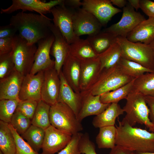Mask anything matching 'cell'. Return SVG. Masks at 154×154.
<instances>
[{"instance_id":"8d00e7d4","label":"cell","mask_w":154,"mask_h":154,"mask_svg":"<svg viewBox=\"0 0 154 154\" xmlns=\"http://www.w3.org/2000/svg\"><path fill=\"white\" fill-rule=\"evenodd\" d=\"M8 125L14 137L16 145L15 154H42L35 151L20 135L11 124Z\"/></svg>"},{"instance_id":"d6986e66","label":"cell","mask_w":154,"mask_h":154,"mask_svg":"<svg viewBox=\"0 0 154 154\" xmlns=\"http://www.w3.org/2000/svg\"><path fill=\"white\" fill-rule=\"evenodd\" d=\"M101 63L98 58L81 61L80 87L81 92L88 89L101 72Z\"/></svg>"},{"instance_id":"e575fe53","label":"cell","mask_w":154,"mask_h":154,"mask_svg":"<svg viewBox=\"0 0 154 154\" xmlns=\"http://www.w3.org/2000/svg\"><path fill=\"white\" fill-rule=\"evenodd\" d=\"M20 101L19 100H0V120L10 123Z\"/></svg>"},{"instance_id":"4dcf8cb0","label":"cell","mask_w":154,"mask_h":154,"mask_svg":"<svg viewBox=\"0 0 154 154\" xmlns=\"http://www.w3.org/2000/svg\"><path fill=\"white\" fill-rule=\"evenodd\" d=\"M116 127L115 125L100 128L96 139L98 148L111 149L113 148L116 145Z\"/></svg>"},{"instance_id":"7dc6e473","label":"cell","mask_w":154,"mask_h":154,"mask_svg":"<svg viewBox=\"0 0 154 154\" xmlns=\"http://www.w3.org/2000/svg\"><path fill=\"white\" fill-rule=\"evenodd\" d=\"M109 154H137L136 153L129 150L117 145H116L111 150Z\"/></svg>"},{"instance_id":"4fadbf2b","label":"cell","mask_w":154,"mask_h":154,"mask_svg":"<svg viewBox=\"0 0 154 154\" xmlns=\"http://www.w3.org/2000/svg\"><path fill=\"white\" fill-rule=\"evenodd\" d=\"M82 2V8L93 15L102 26L122 11L114 7L110 0H84Z\"/></svg>"},{"instance_id":"b9f144b4","label":"cell","mask_w":154,"mask_h":154,"mask_svg":"<svg viewBox=\"0 0 154 154\" xmlns=\"http://www.w3.org/2000/svg\"><path fill=\"white\" fill-rule=\"evenodd\" d=\"M17 30L9 24L0 27V38H13L17 35Z\"/></svg>"},{"instance_id":"f907efd6","label":"cell","mask_w":154,"mask_h":154,"mask_svg":"<svg viewBox=\"0 0 154 154\" xmlns=\"http://www.w3.org/2000/svg\"><path fill=\"white\" fill-rule=\"evenodd\" d=\"M137 154H154V152H145L136 153Z\"/></svg>"},{"instance_id":"d6a6232c","label":"cell","mask_w":154,"mask_h":154,"mask_svg":"<svg viewBox=\"0 0 154 154\" xmlns=\"http://www.w3.org/2000/svg\"><path fill=\"white\" fill-rule=\"evenodd\" d=\"M115 90L107 92L101 95L100 99L104 104L118 103L121 100L126 99L132 90L134 80Z\"/></svg>"},{"instance_id":"ac0fdd59","label":"cell","mask_w":154,"mask_h":154,"mask_svg":"<svg viewBox=\"0 0 154 154\" xmlns=\"http://www.w3.org/2000/svg\"><path fill=\"white\" fill-rule=\"evenodd\" d=\"M24 76L15 69L0 79V100H19V95Z\"/></svg>"},{"instance_id":"bcb514c9","label":"cell","mask_w":154,"mask_h":154,"mask_svg":"<svg viewBox=\"0 0 154 154\" xmlns=\"http://www.w3.org/2000/svg\"><path fill=\"white\" fill-rule=\"evenodd\" d=\"M63 4L67 7L75 10L82 6V2L80 0H64Z\"/></svg>"},{"instance_id":"30bf717a","label":"cell","mask_w":154,"mask_h":154,"mask_svg":"<svg viewBox=\"0 0 154 154\" xmlns=\"http://www.w3.org/2000/svg\"><path fill=\"white\" fill-rule=\"evenodd\" d=\"M73 24L74 33L79 37L83 35H95L101 31L102 26L93 15L82 7L74 10Z\"/></svg>"},{"instance_id":"52a82bcc","label":"cell","mask_w":154,"mask_h":154,"mask_svg":"<svg viewBox=\"0 0 154 154\" xmlns=\"http://www.w3.org/2000/svg\"><path fill=\"white\" fill-rule=\"evenodd\" d=\"M37 47L29 45L18 34L14 38L11 51L15 69L23 75L30 73L33 66Z\"/></svg>"},{"instance_id":"603a6c76","label":"cell","mask_w":154,"mask_h":154,"mask_svg":"<svg viewBox=\"0 0 154 154\" xmlns=\"http://www.w3.org/2000/svg\"><path fill=\"white\" fill-rule=\"evenodd\" d=\"M126 37L132 42L149 44L154 38V18L149 17L141 22Z\"/></svg>"},{"instance_id":"c3c4849f","label":"cell","mask_w":154,"mask_h":154,"mask_svg":"<svg viewBox=\"0 0 154 154\" xmlns=\"http://www.w3.org/2000/svg\"><path fill=\"white\" fill-rule=\"evenodd\" d=\"M112 4L120 8H123L127 5L128 1L125 0H110Z\"/></svg>"},{"instance_id":"cb8c5ba5","label":"cell","mask_w":154,"mask_h":154,"mask_svg":"<svg viewBox=\"0 0 154 154\" xmlns=\"http://www.w3.org/2000/svg\"><path fill=\"white\" fill-rule=\"evenodd\" d=\"M124 111L118 103H113L100 114L94 118L92 124L95 128L114 126L117 118L123 114Z\"/></svg>"},{"instance_id":"ee69618b","label":"cell","mask_w":154,"mask_h":154,"mask_svg":"<svg viewBox=\"0 0 154 154\" xmlns=\"http://www.w3.org/2000/svg\"><path fill=\"white\" fill-rule=\"evenodd\" d=\"M13 38H0V54L12 51L13 46Z\"/></svg>"},{"instance_id":"1f68e13d","label":"cell","mask_w":154,"mask_h":154,"mask_svg":"<svg viewBox=\"0 0 154 154\" xmlns=\"http://www.w3.org/2000/svg\"><path fill=\"white\" fill-rule=\"evenodd\" d=\"M50 106L42 100L38 105L31 120L32 125L45 130L50 126Z\"/></svg>"},{"instance_id":"836d02e7","label":"cell","mask_w":154,"mask_h":154,"mask_svg":"<svg viewBox=\"0 0 154 154\" xmlns=\"http://www.w3.org/2000/svg\"><path fill=\"white\" fill-rule=\"evenodd\" d=\"M118 65L125 74L134 78L146 72H154V71L145 68L137 63L121 58Z\"/></svg>"},{"instance_id":"f5cc1de1","label":"cell","mask_w":154,"mask_h":154,"mask_svg":"<svg viewBox=\"0 0 154 154\" xmlns=\"http://www.w3.org/2000/svg\"><path fill=\"white\" fill-rule=\"evenodd\" d=\"M149 130L150 131L154 133V125L149 128Z\"/></svg>"},{"instance_id":"d590c367","label":"cell","mask_w":154,"mask_h":154,"mask_svg":"<svg viewBox=\"0 0 154 154\" xmlns=\"http://www.w3.org/2000/svg\"><path fill=\"white\" fill-rule=\"evenodd\" d=\"M10 123L20 135L24 133L32 125L31 119L16 110L12 116Z\"/></svg>"},{"instance_id":"681fc988","label":"cell","mask_w":154,"mask_h":154,"mask_svg":"<svg viewBox=\"0 0 154 154\" xmlns=\"http://www.w3.org/2000/svg\"><path fill=\"white\" fill-rule=\"evenodd\" d=\"M128 2L137 11L140 8V0H128Z\"/></svg>"},{"instance_id":"5bb4252c","label":"cell","mask_w":154,"mask_h":154,"mask_svg":"<svg viewBox=\"0 0 154 154\" xmlns=\"http://www.w3.org/2000/svg\"><path fill=\"white\" fill-rule=\"evenodd\" d=\"M54 40L52 33L37 43L38 47L35 54L34 64L30 74H35L38 72L54 66V60L50 56V50Z\"/></svg>"},{"instance_id":"484cf974","label":"cell","mask_w":154,"mask_h":154,"mask_svg":"<svg viewBox=\"0 0 154 154\" xmlns=\"http://www.w3.org/2000/svg\"><path fill=\"white\" fill-rule=\"evenodd\" d=\"M116 37L113 34L103 31L86 39L98 54L103 53L117 41Z\"/></svg>"},{"instance_id":"277c9868","label":"cell","mask_w":154,"mask_h":154,"mask_svg":"<svg viewBox=\"0 0 154 154\" xmlns=\"http://www.w3.org/2000/svg\"><path fill=\"white\" fill-rule=\"evenodd\" d=\"M125 99L123 109L126 114L123 119L133 127L137 123L144 125L149 129L154 125L149 117V110L145 96L132 90Z\"/></svg>"},{"instance_id":"f35d334b","label":"cell","mask_w":154,"mask_h":154,"mask_svg":"<svg viewBox=\"0 0 154 154\" xmlns=\"http://www.w3.org/2000/svg\"><path fill=\"white\" fill-rule=\"evenodd\" d=\"M38 102L31 99L21 100L16 110L20 112L32 120L37 108Z\"/></svg>"},{"instance_id":"44dd1931","label":"cell","mask_w":154,"mask_h":154,"mask_svg":"<svg viewBox=\"0 0 154 154\" xmlns=\"http://www.w3.org/2000/svg\"><path fill=\"white\" fill-rule=\"evenodd\" d=\"M82 100L81 108L77 116L81 122L85 118L92 115L97 116L103 112L111 104H104L100 99V96L80 92Z\"/></svg>"},{"instance_id":"83f0119b","label":"cell","mask_w":154,"mask_h":154,"mask_svg":"<svg viewBox=\"0 0 154 154\" xmlns=\"http://www.w3.org/2000/svg\"><path fill=\"white\" fill-rule=\"evenodd\" d=\"M9 123L0 121V149L4 154H15V139Z\"/></svg>"},{"instance_id":"ba28073f","label":"cell","mask_w":154,"mask_h":154,"mask_svg":"<svg viewBox=\"0 0 154 154\" xmlns=\"http://www.w3.org/2000/svg\"><path fill=\"white\" fill-rule=\"evenodd\" d=\"M74 11L66 7L63 3L54 7L51 10L54 25L58 28L69 44L80 38L76 36L73 29Z\"/></svg>"},{"instance_id":"d4e9b609","label":"cell","mask_w":154,"mask_h":154,"mask_svg":"<svg viewBox=\"0 0 154 154\" xmlns=\"http://www.w3.org/2000/svg\"><path fill=\"white\" fill-rule=\"evenodd\" d=\"M69 53L81 61L97 58L99 56L86 39L80 38L69 44Z\"/></svg>"},{"instance_id":"f546056e","label":"cell","mask_w":154,"mask_h":154,"mask_svg":"<svg viewBox=\"0 0 154 154\" xmlns=\"http://www.w3.org/2000/svg\"><path fill=\"white\" fill-rule=\"evenodd\" d=\"M45 135V130L31 125L23 134L22 137L36 152L42 149Z\"/></svg>"},{"instance_id":"f1b7e54d","label":"cell","mask_w":154,"mask_h":154,"mask_svg":"<svg viewBox=\"0 0 154 154\" xmlns=\"http://www.w3.org/2000/svg\"><path fill=\"white\" fill-rule=\"evenodd\" d=\"M132 90L144 96H154V72H147L135 78Z\"/></svg>"},{"instance_id":"7bdbcfd3","label":"cell","mask_w":154,"mask_h":154,"mask_svg":"<svg viewBox=\"0 0 154 154\" xmlns=\"http://www.w3.org/2000/svg\"><path fill=\"white\" fill-rule=\"evenodd\" d=\"M140 8L149 17L154 18V2L150 0H140Z\"/></svg>"},{"instance_id":"5b68a950","label":"cell","mask_w":154,"mask_h":154,"mask_svg":"<svg viewBox=\"0 0 154 154\" xmlns=\"http://www.w3.org/2000/svg\"><path fill=\"white\" fill-rule=\"evenodd\" d=\"M49 117L51 125L72 135L83 130L81 122L73 110L65 103L57 102L50 106Z\"/></svg>"},{"instance_id":"f6af8a7d","label":"cell","mask_w":154,"mask_h":154,"mask_svg":"<svg viewBox=\"0 0 154 154\" xmlns=\"http://www.w3.org/2000/svg\"><path fill=\"white\" fill-rule=\"evenodd\" d=\"M145 101L149 106V119L154 125V96H145Z\"/></svg>"},{"instance_id":"2e32d148","label":"cell","mask_w":154,"mask_h":154,"mask_svg":"<svg viewBox=\"0 0 154 154\" xmlns=\"http://www.w3.org/2000/svg\"><path fill=\"white\" fill-rule=\"evenodd\" d=\"M44 73L43 71L35 74L29 73L24 76L19 95L20 100L31 99L38 102L41 100Z\"/></svg>"},{"instance_id":"6da1fadb","label":"cell","mask_w":154,"mask_h":154,"mask_svg":"<svg viewBox=\"0 0 154 154\" xmlns=\"http://www.w3.org/2000/svg\"><path fill=\"white\" fill-rule=\"evenodd\" d=\"M51 20L44 15L22 11L12 16L9 24L17 29L19 36L32 45L52 33Z\"/></svg>"},{"instance_id":"60d3db41","label":"cell","mask_w":154,"mask_h":154,"mask_svg":"<svg viewBox=\"0 0 154 154\" xmlns=\"http://www.w3.org/2000/svg\"><path fill=\"white\" fill-rule=\"evenodd\" d=\"M82 133L80 132L72 135L67 145L57 154H82L79 148V143Z\"/></svg>"},{"instance_id":"ab89813d","label":"cell","mask_w":154,"mask_h":154,"mask_svg":"<svg viewBox=\"0 0 154 154\" xmlns=\"http://www.w3.org/2000/svg\"><path fill=\"white\" fill-rule=\"evenodd\" d=\"M79 148L82 154H98L95 145L90 140L87 133H82L79 141Z\"/></svg>"},{"instance_id":"db71d44e","label":"cell","mask_w":154,"mask_h":154,"mask_svg":"<svg viewBox=\"0 0 154 154\" xmlns=\"http://www.w3.org/2000/svg\"><path fill=\"white\" fill-rule=\"evenodd\" d=\"M0 154H4L1 150H0Z\"/></svg>"},{"instance_id":"9a60e30c","label":"cell","mask_w":154,"mask_h":154,"mask_svg":"<svg viewBox=\"0 0 154 154\" xmlns=\"http://www.w3.org/2000/svg\"><path fill=\"white\" fill-rule=\"evenodd\" d=\"M60 81L54 66L44 71L41 90V100L50 106L58 102Z\"/></svg>"},{"instance_id":"74e56055","label":"cell","mask_w":154,"mask_h":154,"mask_svg":"<svg viewBox=\"0 0 154 154\" xmlns=\"http://www.w3.org/2000/svg\"><path fill=\"white\" fill-rule=\"evenodd\" d=\"M15 69L11 52L0 54V79L8 76Z\"/></svg>"},{"instance_id":"4316f807","label":"cell","mask_w":154,"mask_h":154,"mask_svg":"<svg viewBox=\"0 0 154 154\" xmlns=\"http://www.w3.org/2000/svg\"><path fill=\"white\" fill-rule=\"evenodd\" d=\"M121 47L116 42L105 52L99 55L101 63V71L103 70L114 67L118 64L121 58Z\"/></svg>"},{"instance_id":"7402d4cb","label":"cell","mask_w":154,"mask_h":154,"mask_svg":"<svg viewBox=\"0 0 154 154\" xmlns=\"http://www.w3.org/2000/svg\"><path fill=\"white\" fill-rule=\"evenodd\" d=\"M60 85L58 102L67 105L74 112L76 117L80 110L82 97L81 93L75 92L66 82L61 70L59 74Z\"/></svg>"},{"instance_id":"e0dca14e","label":"cell","mask_w":154,"mask_h":154,"mask_svg":"<svg viewBox=\"0 0 154 154\" xmlns=\"http://www.w3.org/2000/svg\"><path fill=\"white\" fill-rule=\"evenodd\" d=\"M50 30L54 37L50 54L54 58V67L59 74L64 62L69 53V44L60 31L52 23Z\"/></svg>"},{"instance_id":"8992f818","label":"cell","mask_w":154,"mask_h":154,"mask_svg":"<svg viewBox=\"0 0 154 154\" xmlns=\"http://www.w3.org/2000/svg\"><path fill=\"white\" fill-rule=\"evenodd\" d=\"M117 42L121 49V58L137 63L154 71V54L149 44L132 42L126 37L120 36L117 37Z\"/></svg>"},{"instance_id":"7a4b0ae2","label":"cell","mask_w":154,"mask_h":154,"mask_svg":"<svg viewBox=\"0 0 154 154\" xmlns=\"http://www.w3.org/2000/svg\"><path fill=\"white\" fill-rule=\"evenodd\" d=\"M116 145L136 153L154 152V133L130 125L117 119Z\"/></svg>"},{"instance_id":"8fae6325","label":"cell","mask_w":154,"mask_h":154,"mask_svg":"<svg viewBox=\"0 0 154 154\" xmlns=\"http://www.w3.org/2000/svg\"><path fill=\"white\" fill-rule=\"evenodd\" d=\"M64 0H54L46 2L39 0H13L11 5L6 9L1 8V14H10L19 10L22 11H35L39 14L51 13L54 7L62 4Z\"/></svg>"},{"instance_id":"7c38bea8","label":"cell","mask_w":154,"mask_h":154,"mask_svg":"<svg viewBox=\"0 0 154 154\" xmlns=\"http://www.w3.org/2000/svg\"><path fill=\"white\" fill-rule=\"evenodd\" d=\"M72 135L51 125L45 130L42 154H55L69 143Z\"/></svg>"},{"instance_id":"ffe728a7","label":"cell","mask_w":154,"mask_h":154,"mask_svg":"<svg viewBox=\"0 0 154 154\" xmlns=\"http://www.w3.org/2000/svg\"><path fill=\"white\" fill-rule=\"evenodd\" d=\"M81 66V61L69 53L61 70L66 82L74 90L78 93L81 92L80 87Z\"/></svg>"},{"instance_id":"3957f363","label":"cell","mask_w":154,"mask_h":154,"mask_svg":"<svg viewBox=\"0 0 154 154\" xmlns=\"http://www.w3.org/2000/svg\"><path fill=\"white\" fill-rule=\"evenodd\" d=\"M134 79L125 73L117 64L103 70L92 85L87 90L81 92L100 96L121 87Z\"/></svg>"},{"instance_id":"9c48e42d","label":"cell","mask_w":154,"mask_h":154,"mask_svg":"<svg viewBox=\"0 0 154 154\" xmlns=\"http://www.w3.org/2000/svg\"><path fill=\"white\" fill-rule=\"evenodd\" d=\"M144 17L137 12L128 2L123 8L120 20L103 31L112 33L116 37H126L138 24L145 20Z\"/></svg>"},{"instance_id":"816d5d0a","label":"cell","mask_w":154,"mask_h":154,"mask_svg":"<svg viewBox=\"0 0 154 154\" xmlns=\"http://www.w3.org/2000/svg\"><path fill=\"white\" fill-rule=\"evenodd\" d=\"M149 44L151 45L154 54V38Z\"/></svg>"}]
</instances>
